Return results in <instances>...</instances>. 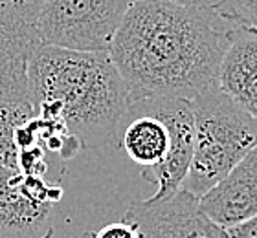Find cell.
Masks as SVG:
<instances>
[{
	"instance_id": "obj_5",
	"label": "cell",
	"mask_w": 257,
	"mask_h": 238,
	"mask_svg": "<svg viewBox=\"0 0 257 238\" xmlns=\"http://www.w3.org/2000/svg\"><path fill=\"white\" fill-rule=\"evenodd\" d=\"M134 0H44L39 43L75 52H108Z\"/></svg>"
},
{
	"instance_id": "obj_17",
	"label": "cell",
	"mask_w": 257,
	"mask_h": 238,
	"mask_svg": "<svg viewBox=\"0 0 257 238\" xmlns=\"http://www.w3.org/2000/svg\"><path fill=\"white\" fill-rule=\"evenodd\" d=\"M153 2L175 6V8H188V10H213L220 0H153Z\"/></svg>"
},
{
	"instance_id": "obj_2",
	"label": "cell",
	"mask_w": 257,
	"mask_h": 238,
	"mask_svg": "<svg viewBox=\"0 0 257 238\" xmlns=\"http://www.w3.org/2000/svg\"><path fill=\"white\" fill-rule=\"evenodd\" d=\"M35 114L63 121L81 148L118 147L131 94L108 52H75L39 44L28 64Z\"/></svg>"
},
{
	"instance_id": "obj_16",
	"label": "cell",
	"mask_w": 257,
	"mask_h": 238,
	"mask_svg": "<svg viewBox=\"0 0 257 238\" xmlns=\"http://www.w3.org/2000/svg\"><path fill=\"white\" fill-rule=\"evenodd\" d=\"M228 238H257V216L226 229Z\"/></svg>"
},
{
	"instance_id": "obj_12",
	"label": "cell",
	"mask_w": 257,
	"mask_h": 238,
	"mask_svg": "<svg viewBox=\"0 0 257 238\" xmlns=\"http://www.w3.org/2000/svg\"><path fill=\"white\" fill-rule=\"evenodd\" d=\"M213 13L228 22L230 28L257 33V0H220Z\"/></svg>"
},
{
	"instance_id": "obj_18",
	"label": "cell",
	"mask_w": 257,
	"mask_h": 238,
	"mask_svg": "<svg viewBox=\"0 0 257 238\" xmlns=\"http://www.w3.org/2000/svg\"><path fill=\"white\" fill-rule=\"evenodd\" d=\"M83 238H92V233H86V234H83Z\"/></svg>"
},
{
	"instance_id": "obj_11",
	"label": "cell",
	"mask_w": 257,
	"mask_h": 238,
	"mask_svg": "<svg viewBox=\"0 0 257 238\" xmlns=\"http://www.w3.org/2000/svg\"><path fill=\"white\" fill-rule=\"evenodd\" d=\"M35 116L33 108L0 106V167L19 170V148L15 143V130L22 123Z\"/></svg>"
},
{
	"instance_id": "obj_10",
	"label": "cell",
	"mask_w": 257,
	"mask_h": 238,
	"mask_svg": "<svg viewBox=\"0 0 257 238\" xmlns=\"http://www.w3.org/2000/svg\"><path fill=\"white\" fill-rule=\"evenodd\" d=\"M217 86L237 106L257 119V33L241 28L228 30Z\"/></svg>"
},
{
	"instance_id": "obj_15",
	"label": "cell",
	"mask_w": 257,
	"mask_h": 238,
	"mask_svg": "<svg viewBox=\"0 0 257 238\" xmlns=\"http://www.w3.org/2000/svg\"><path fill=\"white\" fill-rule=\"evenodd\" d=\"M92 238H142L136 225L131 222H112L97 229L96 233H92Z\"/></svg>"
},
{
	"instance_id": "obj_7",
	"label": "cell",
	"mask_w": 257,
	"mask_h": 238,
	"mask_svg": "<svg viewBox=\"0 0 257 238\" xmlns=\"http://www.w3.org/2000/svg\"><path fill=\"white\" fill-rule=\"evenodd\" d=\"M39 44L35 26L0 11V106L33 108L28 90V64Z\"/></svg>"
},
{
	"instance_id": "obj_9",
	"label": "cell",
	"mask_w": 257,
	"mask_h": 238,
	"mask_svg": "<svg viewBox=\"0 0 257 238\" xmlns=\"http://www.w3.org/2000/svg\"><path fill=\"white\" fill-rule=\"evenodd\" d=\"M200 207L224 229L257 216V147L200 198Z\"/></svg>"
},
{
	"instance_id": "obj_6",
	"label": "cell",
	"mask_w": 257,
	"mask_h": 238,
	"mask_svg": "<svg viewBox=\"0 0 257 238\" xmlns=\"http://www.w3.org/2000/svg\"><path fill=\"white\" fill-rule=\"evenodd\" d=\"M123 220L134 223L142 238H228L202 211L200 198L184 189L162 201H133Z\"/></svg>"
},
{
	"instance_id": "obj_8",
	"label": "cell",
	"mask_w": 257,
	"mask_h": 238,
	"mask_svg": "<svg viewBox=\"0 0 257 238\" xmlns=\"http://www.w3.org/2000/svg\"><path fill=\"white\" fill-rule=\"evenodd\" d=\"M54 203L39 200L24 174L0 167V238H50Z\"/></svg>"
},
{
	"instance_id": "obj_14",
	"label": "cell",
	"mask_w": 257,
	"mask_h": 238,
	"mask_svg": "<svg viewBox=\"0 0 257 238\" xmlns=\"http://www.w3.org/2000/svg\"><path fill=\"white\" fill-rule=\"evenodd\" d=\"M44 150L41 145L19 150V172L26 176H43L46 172V159Z\"/></svg>"
},
{
	"instance_id": "obj_3",
	"label": "cell",
	"mask_w": 257,
	"mask_h": 238,
	"mask_svg": "<svg viewBox=\"0 0 257 238\" xmlns=\"http://www.w3.org/2000/svg\"><path fill=\"white\" fill-rule=\"evenodd\" d=\"M118 147L155 183L149 201L175 194L186 178L193 154V112L189 101L145 97L131 101L118 130Z\"/></svg>"
},
{
	"instance_id": "obj_13",
	"label": "cell",
	"mask_w": 257,
	"mask_h": 238,
	"mask_svg": "<svg viewBox=\"0 0 257 238\" xmlns=\"http://www.w3.org/2000/svg\"><path fill=\"white\" fill-rule=\"evenodd\" d=\"M43 4L44 0H0V11H6V13L35 26L39 13L43 10Z\"/></svg>"
},
{
	"instance_id": "obj_1",
	"label": "cell",
	"mask_w": 257,
	"mask_h": 238,
	"mask_svg": "<svg viewBox=\"0 0 257 238\" xmlns=\"http://www.w3.org/2000/svg\"><path fill=\"white\" fill-rule=\"evenodd\" d=\"M215 19L213 10L134 0L108 48L131 101H191L217 85L228 30L217 26Z\"/></svg>"
},
{
	"instance_id": "obj_4",
	"label": "cell",
	"mask_w": 257,
	"mask_h": 238,
	"mask_svg": "<svg viewBox=\"0 0 257 238\" xmlns=\"http://www.w3.org/2000/svg\"><path fill=\"white\" fill-rule=\"evenodd\" d=\"M193 154L180 189L202 198L257 147V119L215 85L191 101Z\"/></svg>"
}]
</instances>
